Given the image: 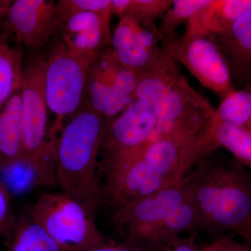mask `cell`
Here are the masks:
<instances>
[{
	"label": "cell",
	"instance_id": "6da1fadb",
	"mask_svg": "<svg viewBox=\"0 0 251 251\" xmlns=\"http://www.w3.org/2000/svg\"><path fill=\"white\" fill-rule=\"evenodd\" d=\"M111 122L94 111L85 99L56 140V184L94 215L105 201L99 157Z\"/></svg>",
	"mask_w": 251,
	"mask_h": 251
},
{
	"label": "cell",
	"instance_id": "7a4b0ae2",
	"mask_svg": "<svg viewBox=\"0 0 251 251\" xmlns=\"http://www.w3.org/2000/svg\"><path fill=\"white\" fill-rule=\"evenodd\" d=\"M195 166L185 179L200 232H233L251 211V173L234 157L217 151Z\"/></svg>",
	"mask_w": 251,
	"mask_h": 251
},
{
	"label": "cell",
	"instance_id": "3957f363",
	"mask_svg": "<svg viewBox=\"0 0 251 251\" xmlns=\"http://www.w3.org/2000/svg\"><path fill=\"white\" fill-rule=\"evenodd\" d=\"M176 36L162 41L161 57L138 75L135 99L150 104L157 117L156 134L198 131L214 109L190 85L173 50Z\"/></svg>",
	"mask_w": 251,
	"mask_h": 251
},
{
	"label": "cell",
	"instance_id": "277c9868",
	"mask_svg": "<svg viewBox=\"0 0 251 251\" xmlns=\"http://www.w3.org/2000/svg\"><path fill=\"white\" fill-rule=\"evenodd\" d=\"M198 132H154L138 156L105 187L109 204L116 209L180 184L186 172L200 161L193 143Z\"/></svg>",
	"mask_w": 251,
	"mask_h": 251
},
{
	"label": "cell",
	"instance_id": "5b68a950",
	"mask_svg": "<svg viewBox=\"0 0 251 251\" xmlns=\"http://www.w3.org/2000/svg\"><path fill=\"white\" fill-rule=\"evenodd\" d=\"M46 59H33L23 69L21 80V115L24 165L33 175L36 185L56 184L55 143L48 126L45 93Z\"/></svg>",
	"mask_w": 251,
	"mask_h": 251
},
{
	"label": "cell",
	"instance_id": "8992f818",
	"mask_svg": "<svg viewBox=\"0 0 251 251\" xmlns=\"http://www.w3.org/2000/svg\"><path fill=\"white\" fill-rule=\"evenodd\" d=\"M29 213L62 251H87L113 242L99 230L94 214L65 193H44Z\"/></svg>",
	"mask_w": 251,
	"mask_h": 251
},
{
	"label": "cell",
	"instance_id": "52a82bcc",
	"mask_svg": "<svg viewBox=\"0 0 251 251\" xmlns=\"http://www.w3.org/2000/svg\"><path fill=\"white\" fill-rule=\"evenodd\" d=\"M97 57L73 53L60 41L54 44L46 59L44 85L49 110L56 116L50 129L55 141L64 118L74 115L85 100L89 72Z\"/></svg>",
	"mask_w": 251,
	"mask_h": 251
},
{
	"label": "cell",
	"instance_id": "ba28073f",
	"mask_svg": "<svg viewBox=\"0 0 251 251\" xmlns=\"http://www.w3.org/2000/svg\"><path fill=\"white\" fill-rule=\"evenodd\" d=\"M157 122L152 107L138 99L112 120L101 149L103 186L117 179L142 152L152 138Z\"/></svg>",
	"mask_w": 251,
	"mask_h": 251
},
{
	"label": "cell",
	"instance_id": "9c48e42d",
	"mask_svg": "<svg viewBox=\"0 0 251 251\" xmlns=\"http://www.w3.org/2000/svg\"><path fill=\"white\" fill-rule=\"evenodd\" d=\"M173 50L180 64L222 100L237 90L221 50L196 16L187 21L182 36L175 39Z\"/></svg>",
	"mask_w": 251,
	"mask_h": 251
},
{
	"label": "cell",
	"instance_id": "30bf717a",
	"mask_svg": "<svg viewBox=\"0 0 251 251\" xmlns=\"http://www.w3.org/2000/svg\"><path fill=\"white\" fill-rule=\"evenodd\" d=\"M112 53L137 75L152 67L161 57V41L154 23L125 16L112 33Z\"/></svg>",
	"mask_w": 251,
	"mask_h": 251
},
{
	"label": "cell",
	"instance_id": "8fae6325",
	"mask_svg": "<svg viewBox=\"0 0 251 251\" xmlns=\"http://www.w3.org/2000/svg\"><path fill=\"white\" fill-rule=\"evenodd\" d=\"M3 27L20 44L36 49L62 26L56 3L48 0H16L2 21Z\"/></svg>",
	"mask_w": 251,
	"mask_h": 251
},
{
	"label": "cell",
	"instance_id": "7c38bea8",
	"mask_svg": "<svg viewBox=\"0 0 251 251\" xmlns=\"http://www.w3.org/2000/svg\"><path fill=\"white\" fill-rule=\"evenodd\" d=\"M199 232L197 211L190 199L156 224L126 227L123 237L126 245L135 251H162L181 234Z\"/></svg>",
	"mask_w": 251,
	"mask_h": 251
},
{
	"label": "cell",
	"instance_id": "4fadbf2b",
	"mask_svg": "<svg viewBox=\"0 0 251 251\" xmlns=\"http://www.w3.org/2000/svg\"><path fill=\"white\" fill-rule=\"evenodd\" d=\"M191 199L186 179L147 197L114 209L112 222L117 230L128 226L156 224Z\"/></svg>",
	"mask_w": 251,
	"mask_h": 251
},
{
	"label": "cell",
	"instance_id": "5bb4252c",
	"mask_svg": "<svg viewBox=\"0 0 251 251\" xmlns=\"http://www.w3.org/2000/svg\"><path fill=\"white\" fill-rule=\"evenodd\" d=\"M112 12H84L72 16L64 25L62 41L73 53L97 57L111 47Z\"/></svg>",
	"mask_w": 251,
	"mask_h": 251
},
{
	"label": "cell",
	"instance_id": "9a60e30c",
	"mask_svg": "<svg viewBox=\"0 0 251 251\" xmlns=\"http://www.w3.org/2000/svg\"><path fill=\"white\" fill-rule=\"evenodd\" d=\"M210 35L224 55L236 90L251 85V6L227 30Z\"/></svg>",
	"mask_w": 251,
	"mask_h": 251
},
{
	"label": "cell",
	"instance_id": "2e32d148",
	"mask_svg": "<svg viewBox=\"0 0 251 251\" xmlns=\"http://www.w3.org/2000/svg\"><path fill=\"white\" fill-rule=\"evenodd\" d=\"M21 87L0 111V160L3 168L24 165Z\"/></svg>",
	"mask_w": 251,
	"mask_h": 251
},
{
	"label": "cell",
	"instance_id": "e0dca14e",
	"mask_svg": "<svg viewBox=\"0 0 251 251\" xmlns=\"http://www.w3.org/2000/svg\"><path fill=\"white\" fill-rule=\"evenodd\" d=\"M85 99L94 111L112 121L125 111L135 99L107 83L90 68Z\"/></svg>",
	"mask_w": 251,
	"mask_h": 251
},
{
	"label": "cell",
	"instance_id": "ac0fdd59",
	"mask_svg": "<svg viewBox=\"0 0 251 251\" xmlns=\"http://www.w3.org/2000/svg\"><path fill=\"white\" fill-rule=\"evenodd\" d=\"M5 234L7 251H62L29 213L14 219Z\"/></svg>",
	"mask_w": 251,
	"mask_h": 251
},
{
	"label": "cell",
	"instance_id": "d6986e66",
	"mask_svg": "<svg viewBox=\"0 0 251 251\" xmlns=\"http://www.w3.org/2000/svg\"><path fill=\"white\" fill-rule=\"evenodd\" d=\"M204 134L214 148H226L238 162L251 170V125L211 128L206 124Z\"/></svg>",
	"mask_w": 251,
	"mask_h": 251
},
{
	"label": "cell",
	"instance_id": "ffe728a7",
	"mask_svg": "<svg viewBox=\"0 0 251 251\" xmlns=\"http://www.w3.org/2000/svg\"><path fill=\"white\" fill-rule=\"evenodd\" d=\"M208 122L213 128L251 125V85L234 91L223 99Z\"/></svg>",
	"mask_w": 251,
	"mask_h": 251
},
{
	"label": "cell",
	"instance_id": "44dd1931",
	"mask_svg": "<svg viewBox=\"0 0 251 251\" xmlns=\"http://www.w3.org/2000/svg\"><path fill=\"white\" fill-rule=\"evenodd\" d=\"M251 6V0H211L196 15L198 23L209 34L227 30Z\"/></svg>",
	"mask_w": 251,
	"mask_h": 251
},
{
	"label": "cell",
	"instance_id": "7402d4cb",
	"mask_svg": "<svg viewBox=\"0 0 251 251\" xmlns=\"http://www.w3.org/2000/svg\"><path fill=\"white\" fill-rule=\"evenodd\" d=\"M91 68L107 83L135 99L138 75L114 57L111 47L102 51Z\"/></svg>",
	"mask_w": 251,
	"mask_h": 251
},
{
	"label": "cell",
	"instance_id": "603a6c76",
	"mask_svg": "<svg viewBox=\"0 0 251 251\" xmlns=\"http://www.w3.org/2000/svg\"><path fill=\"white\" fill-rule=\"evenodd\" d=\"M21 49L10 46L0 34V111L15 91L21 87L23 72Z\"/></svg>",
	"mask_w": 251,
	"mask_h": 251
},
{
	"label": "cell",
	"instance_id": "cb8c5ba5",
	"mask_svg": "<svg viewBox=\"0 0 251 251\" xmlns=\"http://www.w3.org/2000/svg\"><path fill=\"white\" fill-rule=\"evenodd\" d=\"M210 2L211 0H173L171 7L166 11L157 27L161 42L176 36V28L201 12Z\"/></svg>",
	"mask_w": 251,
	"mask_h": 251
},
{
	"label": "cell",
	"instance_id": "d4e9b609",
	"mask_svg": "<svg viewBox=\"0 0 251 251\" xmlns=\"http://www.w3.org/2000/svg\"><path fill=\"white\" fill-rule=\"evenodd\" d=\"M56 6L63 26L72 16L80 13L112 12V0H59Z\"/></svg>",
	"mask_w": 251,
	"mask_h": 251
},
{
	"label": "cell",
	"instance_id": "484cf974",
	"mask_svg": "<svg viewBox=\"0 0 251 251\" xmlns=\"http://www.w3.org/2000/svg\"><path fill=\"white\" fill-rule=\"evenodd\" d=\"M173 0H128L125 16L153 22L163 17L171 7Z\"/></svg>",
	"mask_w": 251,
	"mask_h": 251
},
{
	"label": "cell",
	"instance_id": "4316f807",
	"mask_svg": "<svg viewBox=\"0 0 251 251\" xmlns=\"http://www.w3.org/2000/svg\"><path fill=\"white\" fill-rule=\"evenodd\" d=\"M14 219L11 195L6 185L0 181V234L8 232Z\"/></svg>",
	"mask_w": 251,
	"mask_h": 251
},
{
	"label": "cell",
	"instance_id": "83f0119b",
	"mask_svg": "<svg viewBox=\"0 0 251 251\" xmlns=\"http://www.w3.org/2000/svg\"><path fill=\"white\" fill-rule=\"evenodd\" d=\"M201 249L202 251H251V247L247 244L237 242L224 233L216 234L215 239Z\"/></svg>",
	"mask_w": 251,
	"mask_h": 251
},
{
	"label": "cell",
	"instance_id": "f1b7e54d",
	"mask_svg": "<svg viewBox=\"0 0 251 251\" xmlns=\"http://www.w3.org/2000/svg\"><path fill=\"white\" fill-rule=\"evenodd\" d=\"M196 234H189L187 237H179L168 244L162 251H202L196 242Z\"/></svg>",
	"mask_w": 251,
	"mask_h": 251
},
{
	"label": "cell",
	"instance_id": "f546056e",
	"mask_svg": "<svg viewBox=\"0 0 251 251\" xmlns=\"http://www.w3.org/2000/svg\"><path fill=\"white\" fill-rule=\"evenodd\" d=\"M233 232L242 238L245 244L251 247V211Z\"/></svg>",
	"mask_w": 251,
	"mask_h": 251
},
{
	"label": "cell",
	"instance_id": "4dcf8cb0",
	"mask_svg": "<svg viewBox=\"0 0 251 251\" xmlns=\"http://www.w3.org/2000/svg\"><path fill=\"white\" fill-rule=\"evenodd\" d=\"M87 251H137L130 249V248L126 247V245L119 246L116 245L114 242L110 244H105V245L101 246L94 248Z\"/></svg>",
	"mask_w": 251,
	"mask_h": 251
},
{
	"label": "cell",
	"instance_id": "1f68e13d",
	"mask_svg": "<svg viewBox=\"0 0 251 251\" xmlns=\"http://www.w3.org/2000/svg\"><path fill=\"white\" fill-rule=\"evenodd\" d=\"M12 2L11 0H0V21L6 18Z\"/></svg>",
	"mask_w": 251,
	"mask_h": 251
},
{
	"label": "cell",
	"instance_id": "d6a6232c",
	"mask_svg": "<svg viewBox=\"0 0 251 251\" xmlns=\"http://www.w3.org/2000/svg\"><path fill=\"white\" fill-rule=\"evenodd\" d=\"M0 168H3L2 163H1V160H0Z\"/></svg>",
	"mask_w": 251,
	"mask_h": 251
}]
</instances>
